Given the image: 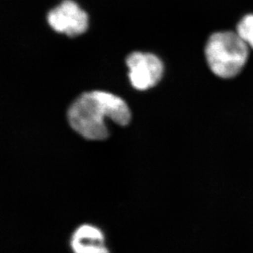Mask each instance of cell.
Returning <instances> with one entry per match:
<instances>
[{"mask_svg": "<svg viewBox=\"0 0 253 253\" xmlns=\"http://www.w3.org/2000/svg\"><path fill=\"white\" fill-rule=\"evenodd\" d=\"M126 126L131 121V111L122 98L102 90L83 93L68 110L71 127L87 140L101 141L109 136L106 120Z\"/></svg>", "mask_w": 253, "mask_h": 253, "instance_id": "cell-1", "label": "cell"}, {"mask_svg": "<svg viewBox=\"0 0 253 253\" xmlns=\"http://www.w3.org/2000/svg\"><path fill=\"white\" fill-rule=\"evenodd\" d=\"M249 48L237 32H216L207 43V63L212 73L219 78H234L248 61Z\"/></svg>", "mask_w": 253, "mask_h": 253, "instance_id": "cell-2", "label": "cell"}, {"mask_svg": "<svg viewBox=\"0 0 253 253\" xmlns=\"http://www.w3.org/2000/svg\"><path fill=\"white\" fill-rule=\"evenodd\" d=\"M47 22L54 32L69 37L83 35L89 27L87 13L73 0H64L50 10Z\"/></svg>", "mask_w": 253, "mask_h": 253, "instance_id": "cell-3", "label": "cell"}, {"mask_svg": "<svg viewBox=\"0 0 253 253\" xmlns=\"http://www.w3.org/2000/svg\"><path fill=\"white\" fill-rule=\"evenodd\" d=\"M126 65L130 83L136 90L154 87L163 76V63L155 54L134 52L126 58Z\"/></svg>", "mask_w": 253, "mask_h": 253, "instance_id": "cell-4", "label": "cell"}, {"mask_svg": "<svg viewBox=\"0 0 253 253\" xmlns=\"http://www.w3.org/2000/svg\"><path fill=\"white\" fill-rule=\"evenodd\" d=\"M71 248L74 253H110L105 234L92 224H82L73 233Z\"/></svg>", "mask_w": 253, "mask_h": 253, "instance_id": "cell-5", "label": "cell"}, {"mask_svg": "<svg viewBox=\"0 0 253 253\" xmlns=\"http://www.w3.org/2000/svg\"><path fill=\"white\" fill-rule=\"evenodd\" d=\"M237 33L249 47L253 49V14L247 15L239 22Z\"/></svg>", "mask_w": 253, "mask_h": 253, "instance_id": "cell-6", "label": "cell"}]
</instances>
